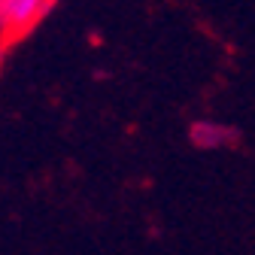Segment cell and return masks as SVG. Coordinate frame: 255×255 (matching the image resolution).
Wrapping results in <instances>:
<instances>
[{"label": "cell", "mask_w": 255, "mask_h": 255, "mask_svg": "<svg viewBox=\"0 0 255 255\" xmlns=\"http://www.w3.org/2000/svg\"><path fill=\"white\" fill-rule=\"evenodd\" d=\"M55 9V0H3L0 3V37H18L40 24Z\"/></svg>", "instance_id": "cell-1"}, {"label": "cell", "mask_w": 255, "mask_h": 255, "mask_svg": "<svg viewBox=\"0 0 255 255\" xmlns=\"http://www.w3.org/2000/svg\"><path fill=\"white\" fill-rule=\"evenodd\" d=\"M0 3H3V0H0Z\"/></svg>", "instance_id": "cell-3"}, {"label": "cell", "mask_w": 255, "mask_h": 255, "mask_svg": "<svg viewBox=\"0 0 255 255\" xmlns=\"http://www.w3.org/2000/svg\"><path fill=\"white\" fill-rule=\"evenodd\" d=\"M188 140L191 146L198 149H228L234 146V140H240V131L231 125H222V122H213V119H198L195 125L188 128Z\"/></svg>", "instance_id": "cell-2"}]
</instances>
